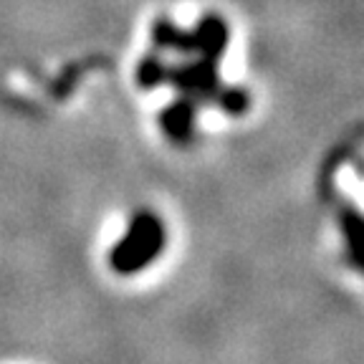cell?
I'll return each instance as SVG.
<instances>
[{"mask_svg":"<svg viewBox=\"0 0 364 364\" xmlns=\"http://www.w3.org/2000/svg\"><path fill=\"white\" fill-rule=\"evenodd\" d=\"M339 228L347 240L349 258L364 273V215L352 205H344L339 210Z\"/></svg>","mask_w":364,"mask_h":364,"instance_id":"cell-5","label":"cell"},{"mask_svg":"<svg viewBox=\"0 0 364 364\" xmlns=\"http://www.w3.org/2000/svg\"><path fill=\"white\" fill-rule=\"evenodd\" d=\"M165 225L154 213H139L132 218L129 230L112 253V266L119 273H136L147 268L165 250Z\"/></svg>","mask_w":364,"mask_h":364,"instance_id":"cell-1","label":"cell"},{"mask_svg":"<svg viewBox=\"0 0 364 364\" xmlns=\"http://www.w3.org/2000/svg\"><path fill=\"white\" fill-rule=\"evenodd\" d=\"M167 79H170V84L180 91L182 97L195 104L213 102L218 89H220L218 61H210V58H200L198 63H190V66H175L167 74Z\"/></svg>","mask_w":364,"mask_h":364,"instance_id":"cell-2","label":"cell"},{"mask_svg":"<svg viewBox=\"0 0 364 364\" xmlns=\"http://www.w3.org/2000/svg\"><path fill=\"white\" fill-rule=\"evenodd\" d=\"M193 38L200 56L210 58V61H220V56L228 48V26L218 16H205Z\"/></svg>","mask_w":364,"mask_h":364,"instance_id":"cell-4","label":"cell"},{"mask_svg":"<svg viewBox=\"0 0 364 364\" xmlns=\"http://www.w3.org/2000/svg\"><path fill=\"white\" fill-rule=\"evenodd\" d=\"M213 102L230 117H240L250 109V94L240 86H223V89H218Z\"/></svg>","mask_w":364,"mask_h":364,"instance_id":"cell-6","label":"cell"},{"mask_svg":"<svg viewBox=\"0 0 364 364\" xmlns=\"http://www.w3.org/2000/svg\"><path fill=\"white\" fill-rule=\"evenodd\" d=\"M195 109L198 104L190 102V99L180 97L175 99V104L165 109L159 114V127L165 129V134L170 136L172 142L185 147V144L193 142L195 136Z\"/></svg>","mask_w":364,"mask_h":364,"instance_id":"cell-3","label":"cell"}]
</instances>
